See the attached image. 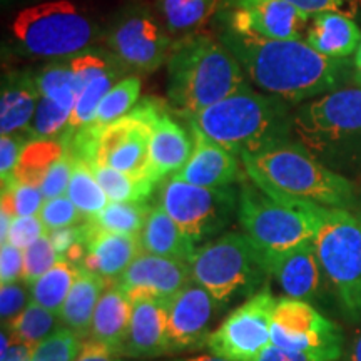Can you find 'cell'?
<instances>
[{"label": "cell", "mask_w": 361, "mask_h": 361, "mask_svg": "<svg viewBox=\"0 0 361 361\" xmlns=\"http://www.w3.org/2000/svg\"><path fill=\"white\" fill-rule=\"evenodd\" d=\"M168 78V97L183 117L250 87L234 54L207 34H189L173 44Z\"/></svg>", "instance_id": "obj_3"}, {"label": "cell", "mask_w": 361, "mask_h": 361, "mask_svg": "<svg viewBox=\"0 0 361 361\" xmlns=\"http://www.w3.org/2000/svg\"><path fill=\"white\" fill-rule=\"evenodd\" d=\"M47 236L51 239L54 250L61 258H64L66 252L71 250L75 243L85 241V231L84 223L75 226H67V228H59L47 231Z\"/></svg>", "instance_id": "obj_47"}, {"label": "cell", "mask_w": 361, "mask_h": 361, "mask_svg": "<svg viewBox=\"0 0 361 361\" xmlns=\"http://www.w3.org/2000/svg\"><path fill=\"white\" fill-rule=\"evenodd\" d=\"M78 266L61 258L30 286V300L61 316L62 306L78 276Z\"/></svg>", "instance_id": "obj_31"}, {"label": "cell", "mask_w": 361, "mask_h": 361, "mask_svg": "<svg viewBox=\"0 0 361 361\" xmlns=\"http://www.w3.org/2000/svg\"><path fill=\"white\" fill-rule=\"evenodd\" d=\"M22 273H24V251L12 246L11 243H2L0 246V281L2 284L20 281Z\"/></svg>", "instance_id": "obj_46"}, {"label": "cell", "mask_w": 361, "mask_h": 361, "mask_svg": "<svg viewBox=\"0 0 361 361\" xmlns=\"http://www.w3.org/2000/svg\"><path fill=\"white\" fill-rule=\"evenodd\" d=\"M97 183L106 192L111 202H147L154 191L156 183L147 179H137L133 176L112 169L109 166L90 162Z\"/></svg>", "instance_id": "obj_32"}, {"label": "cell", "mask_w": 361, "mask_h": 361, "mask_svg": "<svg viewBox=\"0 0 361 361\" xmlns=\"http://www.w3.org/2000/svg\"><path fill=\"white\" fill-rule=\"evenodd\" d=\"M141 80L135 75H126V78L117 80L99 104L94 123L75 135H80L87 141H96L101 129L123 119L129 112L134 111L135 102L141 94Z\"/></svg>", "instance_id": "obj_29"}, {"label": "cell", "mask_w": 361, "mask_h": 361, "mask_svg": "<svg viewBox=\"0 0 361 361\" xmlns=\"http://www.w3.org/2000/svg\"><path fill=\"white\" fill-rule=\"evenodd\" d=\"M238 194L233 188H201L171 176L161 189L159 204L189 241L197 245L229 224L238 213Z\"/></svg>", "instance_id": "obj_10"}, {"label": "cell", "mask_w": 361, "mask_h": 361, "mask_svg": "<svg viewBox=\"0 0 361 361\" xmlns=\"http://www.w3.org/2000/svg\"><path fill=\"white\" fill-rule=\"evenodd\" d=\"M345 361H361V328L355 333L348 350H346Z\"/></svg>", "instance_id": "obj_52"}, {"label": "cell", "mask_w": 361, "mask_h": 361, "mask_svg": "<svg viewBox=\"0 0 361 361\" xmlns=\"http://www.w3.org/2000/svg\"><path fill=\"white\" fill-rule=\"evenodd\" d=\"M59 319H61V316L42 308L30 300L27 308L8 324L7 329L17 340L24 341L30 348H35L44 340H47L52 333H56L59 328L64 326V324H59Z\"/></svg>", "instance_id": "obj_34"}, {"label": "cell", "mask_w": 361, "mask_h": 361, "mask_svg": "<svg viewBox=\"0 0 361 361\" xmlns=\"http://www.w3.org/2000/svg\"><path fill=\"white\" fill-rule=\"evenodd\" d=\"M219 0H159V11L168 30L174 34L191 32L207 20Z\"/></svg>", "instance_id": "obj_35"}, {"label": "cell", "mask_w": 361, "mask_h": 361, "mask_svg": "<svg viewBox=\"0 0 361 361\" xmlns=\"http://www.w3.org/2000/svg\"><path fill=\"white\" fill-rule=\"evenodd\" d=\"M318 204L268 194L256 183H243L238 221L263 252H283L314 241Z\"/></svg>", "instance_id": "obj_6"}, {"label": "cell", "mask_w": 361, "mask_h": 361, "mask_svg": "<svg viewBox=\"0 0 361 361\" xmlns=\"http://www.w3.org/2000/svg\"><path fill=\"white\" fill-rule=\"evenodd\" d=\"M45 233H47V229H45L39 216H16L12 219L7 239L4 243H11L12 246L24 251Z\"/></svg>", "instance_id": "obj_43"}, {"label": "cell", "mask_w": 361, "mask_h": 361, "mask_svg": "<svg viewBox=\"0 0 361 361\" xmlns=\"http://www.w3.org/2000/svg\"><path fill=\"white\" fill-rule=\"evenodd\" d=\"M191 279V268L186 261L141 252L116 279V284L133 303L141 300L169 301L189 286Z\"/></svg>", "instance_id": "obj_17"}, {"label": "cell", "mask_w": 361, "mask_h": 361, "mask_svg": "<svg viewBox=\"0 0 361 361\" xmlns=\"http://www.w3.org/2000/svg\"><path fill=\"white\" fill-rule=\"evenodd\" d=\"M149 142L151 128L142 109L137 106L123 119L101 129L89 162L109 166L133 178L156 183L152 178Z\"/></svg>", "instance_id": "obj_14"}, {"label": "cell", "mask_w": 361, "mask_h": 361, "mask_svg": "<svg viewBox=\"0 0 361 361\" xmlns=\"http://www.w3.org/2000/svg\"><path fill=\"white\" fill-rule=\"evenodd\" d=\"M139 243L142 252L186 261V263L191 261L196 251V245L189 241L186 234L180 231L179 226L161 204L151 207L146 224L139 234Z\"/></svg>", "instance_id": "obj_26"}, {"label": "cell", "mask_w": 361, "mask_h": 361, "mask_svg": "<svg viewBox=\"0 0 361 361\" xmlns=\"http://www.w3.org/2000/svg\"><path fill=\"white\" fill-rule=\"evenodd\" d=\"M27 286L29 284L20 279L16 283L2 284L0 288V318L4 328L8 326L30 303Z\"/></svg>", "instance_id": "obj_42"}, {"label": "cell", "mask_w": 361, "mask_h": 361, "mask_svg": "<svg viewBox=\"0 0 361 361\" xmlns=\"http://www.w3.org/2000/svg\"><path fill=\"white\" fill-rule=\"evenodd\" d=\"M72 156H74V164H72V174L66 196L74 202L84 219L92 218L101 213L111 201L107 200L106 192L97 183L90 162L85 161L84 157Z\"/></svg>", "instance_id": "obj_30"}, {"label": "cell", "mask_w": 361, "mask_h": 361, "mask_svg": "<svg viewBox=\"0 0 361 361\" xmlns=\"http://www.w3.org/2000/svg\"><path fill=\"white\" fill-rule=\"evenodd\" d=\"M107 45L124 69L154 72L168 62L173 42L147 8L123 13L107 35Z\"/></svg>", "instance_id": "obj_13"}, {"label": "cell", "mask_w": 361, "mask_h": 361, "mask_svg": "<svg viewBox=\"0 0 361 361\" xmlns=\"http://www.w3.org/2000/svg\"><path fill=\"white\" fill-rule=\"evenodd\" d=\"M109 283L111 281L92 271L84 268L78 269V276H75L69 296L62 306L61 322L82 340L89 338L94 311H96L99 300Z\"/></svg>", "instance_id": "obj_27"}, {"label": "cell", "mask_w": 361, "mask_h": 361, "mask_svg": "<svg viewBox=\"0 0 361 361\" xmlns=\"http://www.w3.org/2000/svg\"><path fill=\"white\" fill-rule=\"evenodd\" d=\"M74 361H123L121 356L112 351L109 346H106L101 341L96 340H87L82 341L80 345L79 353L75 356Z\"/></svg>", "instance_id": "obj_48"}, {"label": "cell", "mask_w": 361, "mask_h": 361, "mask_svg": "<svg viewBox=\"0 0 361 361\" xmlns=\"http://www.w3.org/2000/svg\"><path fill=\"white\" fill-rule=\"evenodd\" d=\"M288 102L251 87L184 119L241 159L269 144L293 137Z\"/></svg>", "instance_id": "obj_4"}, {"label": "cell", "mask_w": 361, "mask_h": 361, "mask_svg": "<svg viewBox=\"0 0 361 361\" xmlns=\"http://www.w3.org/2000/svg\"><path fill=\"white\" fill-rule=\"evenodd\" d=\"M291 135L326 166L361 161V85L348 84L293 111Z\"/></svg>", "instance_id": "obj_5"}, {"label": "cell", "mask_w": 361, "mask_h": 361, "mask_svg": "<svg viewBox=\"0 0 361 361\" xmlns=\"http://www.w3.org/2000/svg\"><path fill=\"white\" fill-rule=\"evenodd\" d=\"M45 202L42 189L30 184H22L19 180L2 184V202L0 209L16 216H39Z\"/></svg>", "instance_id": "obj_37"}, {"label": "cell", "mask_w": 361, "mask_h": 361, "mask_svg": "<svg viewBox=\"0 0 361 361\" xmlns=\"http://www.w3.org/2000/svg\"><path fill=\"white\" fill-rule=\"evenodd\" d=\"M40 99L35 74L12 72L2 80L0 94V133L29 135Z\"/></svg>", "instance_id": "obj_23"}, {"label": "cell", "mask_w": 361, "mask_h": 361, "mask_svg": "<svg viewBox=\"0 0 361 361\" xmlns=\"http://www.w3.org/2000/svg\"><path fill=\"white\" fill-rule=\"evenodd\" d=\"M214 298L200 284H189L168 301L166 340L171 353L206 348L216 311Z\"/></svg>", "instance_id": "obj_16"}, {"label": "cell", "mask_w": 361, "mask_h": 361, "mask_svg": "<svg viewBox=\"0 0 361 361\" xmlns=\"http://www.w3.org/2000/svg\"><path fill=\"white\" fill-rule=\"evenodd\" d=\"M149 213L151 207L147 202H109L101 213L87 218V221L104 231L139 236Z\"/></svg>", "instance_id": "obj_33"}, {"label": "cell", "mask_w": 361, "mask_h": 361, "mask_svg": "<svg viewBox=\"0 0 361 361\" xmlns=\"http://www.w3.org/2000/svg\"><path fill=\"white\" fill-rule=\"evenodd\" d=\"M306 42L324 57L348 59L361 42V30L350 16L340 11L322 12L306 29Z\"/></svg>", "instance_id": "obj_24"}, {"label": "cell", "mask_w": 361, "mask_h": 361, "mask_svg": "<svg viewBox=\"0 0 361 361\" xmlns=\"http://www.w3.org/2000/svg\"><path fill=\"white\" fill-rule=\"evenodd\" d=\"M189 268L192 281L204 288L219 308L239 296L256 291L269 278L263 251L246 233H226L196 247Z\"/></svg>", "instance_id": "obj_7"}, {"label": "cell", "mask_w": 361, "mask_h": 361, "mask_svg": "<svg viewBox=\"0 0 361 361\" xmlns=\"http://www.w3.org/2000/svg\"><path fill=\"white\" fill-rule=\"evenodd\" d=\"M130 316H133V301L117 286L116 281H111L94 311L89 338L104 343L119 355L128 335Z\"/></svg>", "instance_id": "obj_25"}, {"label": "cell", "mask_w": 361, "mask_h": 361, "mask_svg": "<svg viewBox=\"0 0 361 361\" xmlns=\"http://www.w3.org/2000/svg\"><path fill=\"white\" fill-rule=\"evenodd\" d=\"M32 351L34 348L2 329V350H0L2 361H30Z\"/></svg>", "instance_id": "obj_49"}, {"label": "cell", "mask_w": 361, "mask_h": 361, "mask_svg": "<svg viewBox=\"0 0 361 361\" xmlns=\"http://www.w3.org/2000/svg\"><path fill=\"white\" fill-rule=\"evenodd\" d=\"M247 178L268 194L348 209L353 184L311 154L293 137L276 141L241 157Z\"/></svg>", "instance_id": "obj_2"}, {"label": "cell", "mask_w": 361, "mask_h": 361, "mask_svg": "<svg viewBox=\"0 0 361 361\" xmlns=\"http://www.w3.org/2000/svg\"><path fill=\"white\" fill-rule=\"evenodd\" d=\"M72 164H74V156H72L71 149H67L64 156L52 166L47 176H45L42 186L45 200H52V197L64 196L69 188V180L72 174Z\"/></svg>", "instance_id": "obj_44"}, {"label": "cell", "mask_w": 361, "mask_h": 361, "mask_svg": "<svg viewBox=\"0 0 361 361\" xmlns=\"http://www.w3.org/2000/svg\"><path fill=\"white\" fill-rule=\"evenodd\" d=\"M255 361H326L318 358V356L301 353V351H291V350H283L278 346L269 345L263 353H261Z\"/></svg>", "instance_id": "obj_51"}, {"label": "cell", "mask_w": 361, "mask_h": 361, "mask_svg": "<svg viewBox=\"0 0 361 361\" xmlns=\"http://www.w3.org/2000/svg\"><path fill=\"white\" fill-rule=\"evenodd\" d=\"M271 345L336 361L343 353V333L308 301L286 296L274 306Z\"/></svg>", "instance_id": "obj_11"}, {"label": "cell", "mask_w": 361, "mask_h": 361, "mask_svg": "<svg viewBox=\"0 0 361 361\" xmlns=\"http://www.w3.org/2000/svg\"><path fill=\"white\" fill-rule=\"evenodd\" d=\"M71 109H66V107L59 106L57 102L51 101V99L40 96L37 111H35L32 126H30L29 130V137H64L71 121Z\"/></svg>", "instance_id": "obj_38"}, {"label": "cell", "mask_w": 361, "mask_h": 361, "mask_svg": "<svg viewBox=\"0 0 361 361\" xmlns=\"http://www.w3.org/2000/svg\"><path fill=\"white\" fill-rule=\"evenodd\" d=\"M166 322H168V301L141 300L133 303V316L121 358H156L169 355L166 340Z\"/></svg>", "instance_id": "obj_22"}, {"label": "cell", "mask_w": 361, "mask_h": 361, "mask_svg": "<svg viewBox=\"0 0 361 361\" xmlns=\"http://www.w3.org/2000/svg\"><path fill=\"white\" fill-rule=\"evenodd\" d=\"M360 221H361V213H360Z\"/></svg>", "instance_id": "obj_55"}, {"label": "cell", "mask_w": 361, "mask_h": 361, "mask_svg": "<svg viewBox=\"0 0 361 361\" xmlns=\"http://www.w3.org/2000/svg\"><path fill=\"white\" fill-rule=\"evenodd\" d=\"M174 361H231V360L221 358V356H216V355H197V356H191V358H180Z\"/></svg>", "instance_id": "obj_53"}, {"label": "cell", "mask_w": 361, "mask_h": 361, "mask_svg": "<svg viewBox=\"0 0 361 361\" xmlns=\"http://www.w3.org/2000/svg\"><path fill=\"white\" fill-rule=\"evenodd\" d=\"M276 298L268 286L233 310L207 338L211 355L231 361H255L271 345Z\"/></svg>", "instance_id": "obj_12"}, {"label": "cell", "mask_w": 361, "mask_h": 361, "mask_svg": "<svg viewBox=\"0 0 361 361\" xmlns=\"http://www.w3.org/2000/svg\"><path fill=\"white\" fill-rule=\"evenodd\" d=\"M29 135L8 134L0 137V179L2 184L13 180L17 162L20 159L22 149L29 141Z\"/></svg>", "instance_id": "obj_45"}, {"label": "cell", "mask_w": 361, "mask_h": 361, "mask_svg": "<svg viewBox=\"0 0 361 361\" xmlns=\"http://www.w3.org/2000/svg\"><path fill=\"white\" fill-rule=\"evenodd\" d=\"M82 338L67 326H61L32 351L30 361H74L79 353Z\"/></svg>", "instance_id": "obj_39"}, {"label": "cell", "mask_w": 361, "mask_h": 361, "mask_svg": "<svg viewBox=\"0 0 361 361\" xmlns=\"http://www.w3.org/2000/svg\"><path fill=\"white\" fill-rule=\"evenodd\" d=\"M314 246L346 318L361 319V221L341 207L318 206Z\"/></svg>", "instance_id": "obj_8"}, {"label": "cell", "mask_w": 361, "mask_h": 361, "mask_svg": "<svg viewBox=\"0 0 361 361\" xmlns=\"http://www.w3.org/2000/svg\"><path fill=\"white\" fill-rule=\"evenodd\" d=\"M189 133L192 137L191 157L186 166L174 174L176 178L194 186L213 189L233 188V184L241 183L243 161L238 156L219 146L194 126H189Z\"/></svg>", "instance_id": "obj_20"}, {"label": "cell", "mask_w": 361, "mask_h": 361, "mask_svg": "<svg viewBox=\"0 0 361 361\" xmlns=\"http://www.w3.org/2000/svg\"><path fill=\"white\" fill-rule=\"evenodd\" d=\"M59 259H61V256L54 250L51 239H49L47 233H45L44 236H40L37 241L24 250V273H22V281L32 286Z\"/></svg>", "instance_id": "obj_40"}, {"label": "cell", "mask_w": 361, "mask_h": 361, "mask_svg": "<svg viewBox=\"0 0 361 361\" xmlns=\"http://www.w3.org/2000/svg\"><path fill=\"white\" fill-rule=\"evenodd\" d=\"M39 218L44 223L45 229L51 231V229L75 226L80 221V218H82V214L79 213L74 202L64 194V196L45 200L42 209L39 213Z\"/></svg>", "instance_id": "obj_41"}, {"label": "cell", "mask_w": 361, "mask_h": 361, "mask_svg": "<svg viewBox=\"0 0 361 361\" xmlns=\"http://www.w3.org/2000/svg\"><path fill=\"white\" fill-rule=\"evenodd\" d=\"M263 261L268 276L288 298L308 301L319 295L324 273L314 241L283 252H263Z\"/></svg>", "instance_id": "obj_19"}, {"label": "cell", "mask_w": 361, "mask_h": 361, "mask_svg": "<svg viewBox=\"0 0 361 361\" xmlns=\"http://www.w3.org/2000/svg\"><path fill=\"white\" fill-rule=\"evenodd\" d=\"M35 80H37L40 96L51 99L66 109H74L78 92H75V79L67 57L56 59L51 64L42 67L35 74Z\"/></svg>", "instance_id": "obj_36"}, {"label": "cell", "mask_w": 361, "mask_h": 361, "mask_svg": "<svg viewBox=\"0 0 361 361\" xmlns=\"http://www.w3.org/2000/svg\"><path fill=\"white\" fill-rule=\"evenodd\" d=\"M87 256L80 268L92 271L107 281H116L141 255L139 236L104 231L84 219Z\"/></svg>", "instance_id": "obj_21"}, {"label": "cell", "mask_w": 361, "mask_h": 361, "mask_svg": "<svg viewBox=\"0 0 361 361\" xmlns=\"http://www.w3.org/2000/svg\"><path fill=\"white\" fill-rule=\"evenodd\" d=\"M11 32L22 56L56 61L89 49L96 27L75 4L51 0L17 13Z\"/></svg>", "instance_id": "obj_9"}, {"label": "cell", "mask_w": 361, "mask_h": 361, "mask_svg": "<svg viewBox=\"0 0 361 361\" xmlns=\"http://www.w3.org/2000/svg\"><path fill=\"white\" fill-rule=\"evenodd\" d=\"M69 144L64 137L29 139L22 149L13 179L30 186H42L45 176L56 162L66 154Z\"/></svg>", "instance_id": "obj_28"}, {"label": "cell", "mask_w": 361, "mask_h": 361, "mask_svg": "<svg viewBox=\"0 0 361 361\" xmlns=\"http://www.w3.org/2000/svg\"><path fill=\"white\" fill-rule=\"evenodd\" d=\"M284 2L291 4L298 11L308 13L310 17L318 16L322 12L329 11H343L350 4V0H284Z\"/></svg>", "instance_id": "obj_50"}, {"label": "cell", "mask_w": 361, "mask_h": 361, "mask_svg": "<svg viewBox=\"0 0 361 361\" xmlns=\"http://www.w3.org/2000/svg\"><path fill=\"white\" fill-rule=\"evenodd\" d=\"M224 30L266 39L303 37L311 17L284 0H223Z\"/></svg>", "instance_id": "obj_15"}, {"label": "cell", "mask_w": 361, "mask_h": 361, "mask_svg": "<svg viewBox=\"0 0 361 361\" xmlns=\"http://www.w3.org/2000/svg\"><path fill=\"white\" fill-rule=\"evenodd\" d=\"M139 107L151 128L149 154L152 178L156 183H161L169 174H178L186 166L192 152V137L169 116L164 104L157 99H146Z\"/></svg>", "instance_id": "obj_18"}, {"label": "cell", "mask_w": 361, "mask_h": 361, "mask_svg": "<svg viewBox=\"0 0 361 361\" xmlns=\"http://www.w3.org/2000/svg\"><path fill=\"white\" fill-rule=\"evenodd\" d=\"M353 66H355V78H356V82H358V84L361 85V42H360L358 49H356V52H355Z\"/></svg>", "instance_id": "obj_54"}, {"label": "cell", "mask_w": 361, "mask_h": 361, "mask_svg": "<svg viewBox=\"0 0 361 361\" xmlns=\"http://www.w3.org/2000/svg\"><path fill=\"white\" fill-rule=\"evenodd\" d=\"M219 39L252 84L284 102H305L340 87L346 71V59L324 57L303 39H266L231 30H223Z\"/></svg>", "instance_id": "obj_1"}]
</instances>
